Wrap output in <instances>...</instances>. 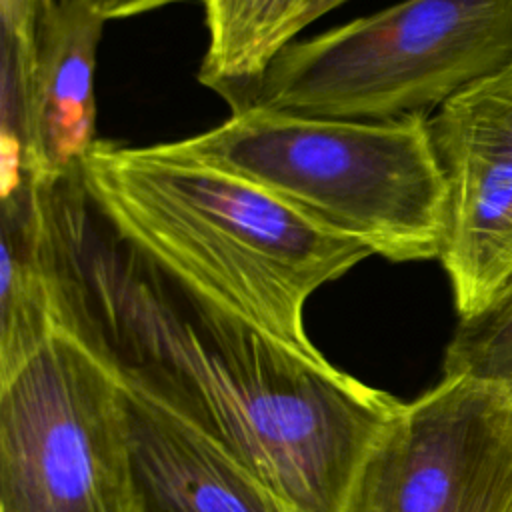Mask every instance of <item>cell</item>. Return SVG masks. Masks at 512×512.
I'll use <instances>...</instances> for the list:
<instances>
[{
	"instance_id": "cell-6",
	"label": "cell",
	"mask_w": 512,
	"mask_h": 512,
	"mask_svg": "<svg viewBox=\"0 0 512 512\" xmlns=\"http://www.w3.org/2000/svg\"><path fill=\"white\" fill-rule=\"evenodd\" d=\"M346 512H512V394L444 376L402 402L366 452Z\"/></svg>"
},
{
	"instance_id": "cell-2",
	"label": "cell",
	"mask_w": 512,
	"mask_h": 512,
	"mask_svg": "<svg viewBox=\"0 0 512 512\" xmlns=\"http://www.w3.org/2000/svg\"><path fill=\"white\" fill-rule=\"evenodd\" d=\"M78 176L106 222L164 270L308 352H318L304 328L308 298L372 256L360 240L174 142L96 140Z\"/></svg>"
},
{
	"instance_id": "cell-3",
	"label": "cell",
	"mask_w": 512,
	"mask_h": 512,
	"mask_svg": "<svg viewBox=\"0 0 512 512\" xmlns=\"http://www.w3.org/2000/svg\"><path fill=\"white\" fill-rule=\"evenodd\" d=\"M430 116L344 120L260 106L174 140L390 262L440 258L448 184Z\"/></svg>"
},
{
	"instance_id": "cell-7",
	"label": "cell",
	"mask_w": 512,
	"mask_h": 512,
	"mask_svg": "<svg viewBox=\"0 0 512 512\" xmlns=\"http://www.w3.org/2000/svg\"><path fill=\"white\" fill-rule=\"evenodd\" d=\"M104 24L88 0H52L28 72L16 84L2 80V132L20 138L28 182L68 174L96 142L94 78Z\"/></svg>"
},
{
	"instance_id": "cell-14",
	"label": "cell",
	"mask_w": 512,
	"mask_h": 512,
	"mask_svg": "<svg viewBox=\"0 0 512 512\" xmlns=\"http://www.w3.org/2000/svg\"><path fill=\"white\" fill-rule=\"evenodd\" d=\"M52 0H0L2 16V80L20 82L28 72L40 18Z\"/></svg>"
},
{
	"instance_id": "cell-9",
	"label": "cell",
	"mask_w": 512,
	"mask_h": 512,
	"mask_svg": "<svg viewBox=\"0 0 512 512\" xmlns=\"http://www.w3.org/2000/svg\"><path fill=\"white\" fill-rule=\"evenodd\" d=\"M446 184L440 250L460 318L494 302L512 278V160L456 142H434Z\"/></svg>"
},
{
	"instance_id": "cell-1",
	"label": "cell",
	"mask_w": 512,
	"mask_h": 512,
	"mask_svg": "<svg viewBox=\"0 0 512 512\" xmlns=\"http://www.w3.org/2000/svg\"><path fill=\"white\" fill-rule=\"evenodd\" d=\"M26 184L28 244L56 326L298 512H346L366 452L402 402L164 270L106 222L78 166Z\"/></svg>"
},
{
	"instance_id": "cell-15",
	"label": "cell",
	"mask_w": 512,
	"mask_h": 512,
	"mask_svg": "<svg viewBox=\"0 0 512 512\" xmlns=\"http://www.w3.org/2000/svg\"><path fill=\"white\" fill-rule=\"evenodd\" d=\"M106 20H116V18H128L144 12H152L170 4L178 2H188V0H88ZM204 2V0H200Z\"/></svg>"
},
{
	"instance_id": "cell-16",
	"label": "cell",
	"mask_w": 512,
	"mask_h": 512,
	"mask_svg": "<svg viewBox=\"0 0 512 512\" xmlns=\"http://www.w3.org/2000/svg\"><path fill=\"white\" fill-rule=\"evenodd\" d=\"M344 2H348V0H310L308 12H306V18H304V28H306L308 24H312L314 20L322 18L324 14H328L330 10L342 6Z\"/></svg>"
},
{
	"instance_id": "cell-5",
	"label": "cell",
	"mask_w": 512,
	"mask_h": 512,
	"mask_svg": "<svg viewBox=\"0 0 512 512\" xmlns=\"http://www.w3.org/2000/svg\"><path fill=\"white\" fill-rule=\"evenodd\" d=\"M0 512H140L126 392L58 326L0 382Z\"/></svg>"
},
{
	"instance_id": "cell-12",
	"label": "cell",
	"mask_w": 512,
	"mask_h": 512,
	"mask_svg": "<svg viewBox=\"0 0 512 512\" xmlns=\"http://www.w3.org/2000/svg\"><path fill=\"white\" fill-rule=\"evenodd\" d=\"M428 122L434 142H456L512 160V56L448 98Z\"/></svg>"
},
{
	"instance_id": "cell-11",
	"label": "cell",
	"mask_w": 512,
	"mask_h": 512,
	"mask_svg": "<svg viewBox=\"0 0 512 512\" xmlns=\"http://www.w3.org/2000/svg\"><path fill=\"white\" fill-rule=\"evenodd\" d=\"M28 186L2 198L0 382L12 378L54 334L50 288L26 236Z\"/></svg>"
},
{
	"instance_id": "cell-13",
	"label": "cell",
	"mask_w": 512,
	"mask_h": 512,
	"mask_svg": "<svg viewBox=\"0 0 512 512\" xmlns=\"http://www.w3.org/2000/svg\"><path fill=\"white\" fill-rule=\"evenodd\" d=\"M444 376H474L512 394V278L490 306L458 320L446 346Z\"/></svg>"
},
{
	"instance_id": "cell-8",
	"label": "cell",
	"mask_w": 512,
	"mask_h": 512,
	"mask_svg": "<svg viewBox=\"0 0 512 512\" xmlns=\"http://www.w3.org/2000/svg\"><path fill=\"white\" fill-rule=\"evenodd\" d=\"M124 392L140 512H298L216 442Z\"/></svg>"
},
{
	"instance_id": "cell-4",
	"label": "cell",
	"mask_w": 512,
	"mask_h": 512,
	"mask_svg": "<svg viewBox=\"0 0 512 512\" xmlns=\"http://www.w3.org/2000/svg\"><path fill=\"white\" fill-rule=\"evenodd\" d=\"M510 56L512 0H402L290 42L242 108L344 120L432 116Z\"/></svg>"
},
{
	"instance_id": "cell-10",
	"label": "cell",
	"mask_w": 512,
	"mask_h": 512,
	"mask_svg": "<svg viewBox=\"0 0 512 512\" xmlns=\"http://www.w3.org/2000/svg\"><path fill=\"white\" fill-rule=\"evenodd\" d=\"M202 4L208 46L198 80L238 110L278 52L304 30L310 0H204Z\"/></svg>"
}]
</instances>
